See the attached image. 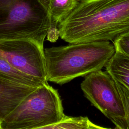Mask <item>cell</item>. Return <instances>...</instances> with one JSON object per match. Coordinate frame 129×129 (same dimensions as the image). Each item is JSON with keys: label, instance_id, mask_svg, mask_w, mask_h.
Instances as JSON below:
<instances>
[{"label": "cell", "instance_id": "obj_9", "mask_svg": "<svg viewBox=\"0 0 129 129\" xmlns=\"http://www.w3.org/2000/svg\"><path fill=\"white\" fill-rule=\"evenodd\" d=\"M113 79L129 88V57L115 51L105 67Z\"/></svg>", "mask_w": 129, "mask_h": 129}, {"label": "cell", "instance_id": "obj_4", "mask_svg": "<svg viewBox=\"0 0 129 129\" xmlns=\"http://www.w3.org/2000/svg\"><path fill=\"white\" fill-rule=\"evenodd\" d=\"M65 114L58 90L48 82L38 87L0 122V129H46Z\"/></svg>", "mask_w": 129, "mask_h": 129}, {"label": "cell", "instance_id": "obj_10", "mask_svg": "<svg viewBox=\"0 0 129 129\" xmlns=\"http://www.w3.org/2000/svg\"><path fill=\"white\" fill-rule=\"evenodd\" d=\"M0 77L17 83L35 88L46 83L17 70L1 55Z\"/></svg>", "mask_w": 129, "mask_h": 129}, {"label": "cell", "instance_id": "obj_5", "mask_svg": "<svg viewBox=\"0 0 129 129\" xmlns=\"http://www.w3.org/2000/svg\"><path fill=\"white\" fill-rule=\"evenodd\" d=\"M84 96L118 129H127L125 113L113 78L101 70L85 76L81 84Z\"/></svg>", "mask_w": 129, "mask_h": 129}, {"label": "cell", "instance_id": "obj_7", "mask_svg": "<svg viewBox=\"0 0 129 129\" xmlns=\"http://www.w3.org/2000/svg\"><path fill=\"white\" fill-rule=\"evenodd\" d=\"M36 88L0 77V122Z\"/></svg>", "mask_w": 129, "mask_h": 129}, {"label": "cell", "instance_id": "obj_2", "mask_svg": "<svg viewBox=\"0 0 129 129\" xmlns=\"http://www.w3.org/2000/svg\"><path fill=\"white\" fill-rule=\"evenodd\" d=\"M115 52L110 41L69 43L44 49L47 80L59 85L101 70Z\"/></svg>", "mask_w": 129, "mask_h": 129}, {"label": "cell", "instance_id": "obj_12", "mask_svg": "<svg viewBox=\"0 0 129 129\" xmlns=\"http://www.w3.org/2000/svg\"><path fill=\"white\" fill-rule=\"evenodd\" d=\"M117 89L122 99L127 129H129V88L121 83L115 80Z\"/></svg>", "mask_w": 129, "mask_h": 129}, {"label": "cell", "instance_id": "obj_6", "mask_svg": "<svg viewBox=\"0 0 129 129\" xmlns=\"http://www.w3.org/2000/svg\"><path fill=\"white\" fill-rule=\"evenodd\" d=\"M0 55L19 71L47 83L44 50L36 42L27 39L0 40Z\"/></svg>", "mask_w": 129, "mask_h": 129}, {"label": "cell", "instance_id": "obj_3", "mask_svg": "<svg viewBox=\"0 0 129 129\" xmlns=\"http://www.w3.org/2000/svg\"><path fill=\"white\" fill-rule=\"evenodd\" d=\"M51 23L40 0H0V40L27 39L43 47Z\"/></svg>", "mask_w": 129, "mask_h": 129}, {"label": "cell", "instance_id": "obj_13", "mask_svg": "<svg viewBox=\"0 0 129 129\" xmlns=\"http://www.w3.org/2000/svg\"><path fill=\"white\" fill-rule=\"evenodd\" d=\"M115 51L129 57V33L123 34L113 42Z\"/></svg>", "mask_w": 129, "mask_h": 129}, {"label": "cell", "instance_id": "obj_8", "mask_svg": "<svg viewBox=\"0 0 129 129\" xmlns=\"http://www.w3.org/2000/svg\"><path fill=\"white\" fill-rule=\"evenodd\" d=\"M49 13L52 23L49 30L57 31L58 23L77 6L79 0H40Z\"/></svg>", "mask_w": 129, "mask_h": 129}, {"label": "cell", "instance_id": "obj_1", "mask_svg": "<svg viewBox=\"0 0 129 129\" xmlns=\"http://www.w3.org/2000/svg\"><path fill=\"white\" fill-rule=\"evenodd\" d=\"M58 29L69 43L113 42L129 33V0H79Z\"/></svg>", "mask_w": 129, "mask_h": 129}, {"label": "cell", "instance_id": "obj_11", "mask_svg": "<svg viewBox=\"0 0 129 129\" xmlns=\"http://www.w3.org/2000/svg\"><path fill=\"white\" fill-rule=\"evenodd\" d=\"M92 122L87 116L71 117L64 115L60 121L47 127L46 129H104Z\"/></svg>", "mask_w": 129, "mask_h": 129}]
</instances>
